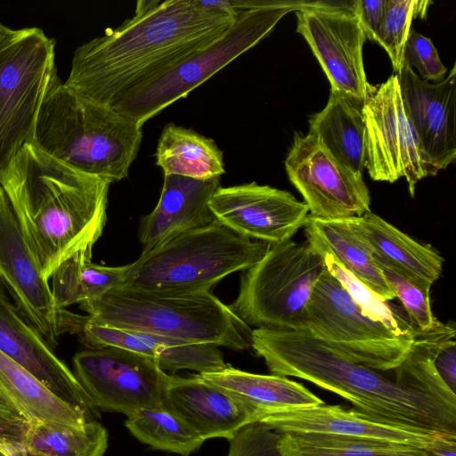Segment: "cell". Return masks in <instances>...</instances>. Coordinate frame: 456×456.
I'll use <instances>...</instances> for the list:
<instances>
[{
	"label": "cell",
	"instance_id": "obj_1",
	"mask_svg": "<svg viewBox=\"0 0 456 456\" xmlns=\"http://www.w3.org/2000/svg\"><path fill=\"white\" fill-rule=\"evenodd\" d=\"M236 15L206 0H139L131 18L75 50L63 84L110 106L223 34Z\"/></svg>",
	"mask_w": 456,
	"mask_h": 456
},
{
	"label": "cell",
	"instance_id": "obj_2",
	"mask_svg": "<svg viewBox=\"0 0 456 456\" xmlns=\"http://www.w3.org/2000/svg\"><path fill=\"white\" fill-rule=\"evenodd\" d=\"M110 182L23 147L0 182L21 233L49 281L67 258L93 248L107 220Z\"/></svg>",
	"mask_w": 456,
	"mask_h": 456
},
{
	"label": "cell",
	"instance_id": "obj_3",
	"mask_svg": "<svg viewBox=\"0 0 456 456\" xmlns=\"http://www.w3.org/2000/svg\"><path fill=\"white\" fill-rule=\"evenodd\" d=\"M251 340V347L272 374L311 382L376 419L456 435L455 411L344 358L307 330L256 328Z\"/></svg>",
	"mask_w": 456,
	"mask_h": 456
},
{
	"label": "cell",
	"instance_id": "obj_4",
	"mask_svg": "<svg viewBox=\"0 0 456 456\" xmlns=\"http://www.w3.org/2000/svg\"><path fill=\"white\" fill-rule=\"evenodd\" d=\"M80 307L97 323L192 344L251 347L252 329L211 291L114 288Z\"/></svg>",
	"mask_w": 456,
	"mask_h": 456
},
{
	"label": "cell",
	"instance_id": "obj_5",
	"mask_svg": "<svg viewBox=\"0 0 456 456\" xmlns=\"http://www.w3.org/2000/svg\"><path fill=\"white\" fill-rule=\"evenodd\" d=\"M142 139V127L60 79L41 104L32 143L70 167L113 183L128 176Z\"/></svg>",
	"mask_w": 456,
	"mask_h": 456
},
{
	"label": "cell",
	"instance_id": "obj_6",
	"mask_svg": "<svg viewBox=\"0 0 456 456\" xmlns=\"http://www.w3.org/2000/svg\"><path fill=\"white\" fill-rule=\"evenodd\" d=\"M309 1H273L263 7L237 12L223 34L187 54L145 83L118 96L110 105L142 127L175 102L185 98L214 74L268 36L289 12Z\"/></svg>",
	"mask_w": 456,
	"mask_h": 456
},
{
	"label": "cell",
	"instance_id": "obj_7",
	"mask_svg": "<svg viewBox=\"0 0 456 456\" xmlns=\"http://www.w3.org/2000/svg\"><path fill=\"white\" fill-rule=\"evenodd\" d=\"M270 245L240 235L216 220L142 252L129 264L123 285L210 291L227 275L256 265Z\"/></svg>",
	"mask_w": 456,
	"mask_h": 456
},
{
	"label": "cell",
	"instance_id": "obj_8",
	"mask_svg": "<svg viewBox=\"0 0 456 456\" xmlns=\"http://www.w3.org/2000/svg\"><path fill=\"white\" fill-rule=\"evenodd\" d=\"M325 268L323 256L306 240L271 244L244 271L239 294L229 306L248 326L305 330L306 305Z\"/></svg>",
	"mask_w": 456,
	"mask_h": 456
},
{
	"label": "cell",
	"instance_id": "obj_9",
	"mask_svg": "<svg viewBox=\"0 0 456 456\" xmlns=\"http://www.w3.org/2000/svg\"><path fill=\"white\" fill-rule=\"evenodd\" d=\"M55 45L37 27L11 28L0 41V182L32 143L41 104L60 80Z\"/></svg>",
	"mask_w": 456,
	"mask_h": 456
},
{
	"label": "cell",
	"instance_id": "obj_10",
	"mask_svg": "<svg viewBox=\"0 0 456 456\" xmlns=\"http://www.w3.org/2000/svg\"><path fill=\"white\" fill-rule=\"evenodd\" d=\"M305 323V330L344 358L379 371L399 366L411 343V338L365 316L327 268L313 289Z\"/></svg>",
	"mask_w": 456,
	"mask_h": 456
},
{
	"label": "cell",
	"instance_id": "obj_11",
	"mask_svg": "<svg viewBox=\"0 0 456 456\" xmlns=\"http://www.w3.org/2000/svg\"><path fill=\"white\" fill-rule=\"evenodd\" d=\"M0 281L26 322L53 350L61 335L79 333L88 319L57 305L0 185Z\"/></svg>",
	"mask_w": 456,
	"mask_h": 456
},
{
	"label": "cell",
	"instance_id": "obj_12",
	"mask_svg": "<svg viewBox=\"0 0 456 456\" xmlns=\"http://www.w3.org/2000/svg\"><path fill=\"white\" fill-rule=\"evenodd\" d=\"M73 373L96 409L126 417L165 406L169 375L153 359L113 346L88 347L72 359Z\"/></svg>",
	"mask_w": 456,
	"mask_h": 456
},
{
	"label": "cell",
	"instance_id": "obj_13",
	"mask_svg": "<svg viewBox=\"0 0 456 456\" xmlns=\"http://www.w3.org/2000/svg\"><path fill=\"white\" fill-rule=\"evenodd\" d=\"M361 110L369 175L388 183L403 177L414 197L417 183L429 173L403 109L397 75L379 86L368 84Z\"/></svg>",
	"mask_w": 456,
	"mask_h": 456
},
{
	"label": "cell",
	"instance_id": "obj_14",
	"mask_svg": "<svg viewBox=\"0 0 456 456\" xmlns=\"http://www.w3.org/2000/svg\"><path fill=\"white\" fill-rule=\"evenodd\" d=\"M297 32L308 43L330 83V91L362 106L366 79L365 35L350 2L310 1L296 11Z\"/></svg>",
	"mask_w": 456,
	"mask_h": 456
},
{
	"label": "cell",
	"instance_id": "obj_15",
	"mask_svg": "<svg viewBox=\"0 0 456 456\" xmlns=\"http://www.w3.org/2000/svg\"><path fill=\"white\" fill-rule=\"evenodd\" d=\"M285 168L309 216L345 220L370 211V195L362 174L338 161L315 134H295Z\"/></svg>",
	"mask_w": 456,
	"mask_h": 456
},
{
	"label": "cell",
	"instance_id": "obj_16",
	"mask_svg": "<svg viewBox=\"0 0 456 456\" xmlns=\"http://www.w3.org/2000/svg\"><path fill=\"white\" fill-rule=\"evenodd\" d=\"M209 207L216 220L231 230L268 244L290 240L309 215L305 203L289 191L256 182L219 186Z\"/></svg>",
	"mask_w": 456,
	"mask_h": 456
},
{
	"label": "cell",
	"instance_id": "obj_17",
	"mask_svg": "<svg viewBox=\"0 0 456 456\" xmlns=\"http://www.w3.org/2000/svg\"><path fill=\"white\" fill-rule=\"evenodd\" d=\"M397 77L429 176L436 175L456 158V65L437 83L421 79L407 64Z\"/></svg>",
	"mask_w": 456,
	"mask_h": 456
},
{
	"label": "cell",
	"instance_id": "obj_18",
	"mask_svg": "<svg viewBox=\"0 0 456 456\" xmlns=\"http://www.w3.org/2000/svg\"><path fill=\"white\" fill-rule=\"evenodd\" d=\"M256 422L280 433L327 434L366 438L429 451L456 435L398 425L368 417L354 409L324 403L276 410L259 415Z\"/></svg>",
	"mask_w": 456,
	"mask_h": 456
},
{
	"label": "cell",
	"instance_id": "obj_19",
	"mask_svg": "<svg viewBox=\"0 0 456 456\" xmlns=\"http://www.w3.org/2000/svg\"><path fill=\"white\" fill-rule=\"evenodd\" d=\"M0 352L19 364L51 392L93 419L99 416L73 371L26 322L0 281Z\"/></svg>",
	"mask_w": 456,
	"mask_h": 456
},
{
	"label": "cell",
	"instance_id": "obj_20",
	"mask_svg": "<svg viewBox=\"0 0 456 456\" xmlns=\"http://www.w3.org/2000/svg\"><path fill=\"white\" fill-rule=\"evenodd\" d=\"M219 186L220 177L199 180L174 175H164L156 207L140 220L138 236L142 252L183 232L216 221L209 201Z\"/></svg>",
	"mask_w": 456,
	"mask_h": 456
},
{
	"label": "cell",
	"instance_id": "obj_21",
	"mask_svg": "<svg viewBox=\"0 0 456 456\" xmlns=\"http://www.w3.org/2000/svg\"><path fill=\"white\" fill-rule=\"evenodd\" d=\"M165 406L191 426L205 441L230 439L253 422L250 411L224 389L200 374L188 378L169 375Z\"/></svg>",
	"mask_w": 456,
	"mask_h": 456
},
{
	"label": "cell",
	"instance_id": "obj_22",
	"mask_svg": "<svg viewBox=\"0 0 456 456\" xmlns=\"http://www.w3.org/2000/svg\"><path fill=\"white\" fill-rule=\"evenodd\" d=\"M88 347L113 346L157 362L166 372L180 370L214 372L227 366L218 346L192 344L149 333L120 330L95 322L90 317L78 333Z\"/></svg>",
	"mask_w": 456,
	"mask_h": 456
},
{
	"label": "cell",
	"instance_id": "obj_23",
	"mask_svg": "<svg viewBox=\"0 0 456 456\" xmlns=\"http://www.w3.org/2000/svg\"><path fill=\"white\" fill-rule=\"evenodd\" d=\"M345 220L374 256L388 262L416 284L430 289L440 278L444 258L432 247L419 243L371 211Z\"/></svg>",
	"mask_w": 456,
	"mask_h": 456
},
{
	"label": "cell",
	"instance_id": "obj_24",
	"mask_svg": "<svg viewBox=\"0 0 456 456\" xmlns=\"http://www.w3.org/2000/svg\"><path fill=\"white\" fill-rule=\"evenodd\" d=\"M200 375L242 403L252 414L253 422L265 412L324 403L302 384L280 375L256 374L229 365Z\"/></svg>",
	"mask_w": 456,
	"mask_h": 456
},
{
	"label": "cell",
	"instance_id": "obj_25",
	"mask_svg": "<svg viewBox=\"0 0 456 456\" xmlns=\"http://www.w3.org/2000/svg\"><path fill=\"white\" fill-rule=\"evenodd\" d=\"M304 228L306 241L322 256L330 254L340 265L385 300L396 297L371 251L346 220H324L308 215Z\"/></svg>",
	"mask_w": 456,
	"mask_h": 456
},
{
	"label": "cell",
	"instance_id": "obj_26",
	"mask_svg": "<svg viewBox=\"0 0 456 456\" xmlns=\"http://www.w3.org/2000/svg\"><path fill=\"white\" fill-rule=\"evenodd\" d=\"M456 338L453 324L437 321L432 327H414L409 351L395 370V380L424 392L450 410L456 411V395L438 370L440 354L446 344Z\"/></svg>",
	"mask_w": 456,
	"mask_h": 456
},
{
	"label": "cell",
	"instance_id": "obj_27",
	"mask_svg": "<svg viewBox=\"0 0 456 456\" xmlns=\"http://www.w3.org/2000/svg\"><path fill=\"white\" fill-rule=\"evenodd\" d=\"M356 102L330 91L324 109L309 120L315 134L342 164L362 174L365 167L364 122Z\"/></svg>",
	"mask_w": 456,
	"mask_h": 456
},
{
	"label": "cell",
	"instance_id": "obj_28",
	"mask_svg": "<svg viewBox=\"0 0 456 456\" xmlns=\"http://www.w3.org/2000/svg\"><path fill=\"white\" fill-rule=\"evenodd\" d=\"M155 157L164 175L208 180L225 173L223 152L213 139L174 123L164 126Z\"/></svg>",
	"mask_w": 456,
	"mask_h": 456
},
{
	"label": "cell",
	"instance_id": "obj_29",
	"mask_svg": "<svg viewBox=\"0 0 456 456\" xmlns=\"http://www.w3.org/2000/svg\"><path fill=\"white\" fill-rule=\"evenodd\" d=\"M0 384L19 411L30 422L83 426L96 420L60 399L33 375L1 352Z\"/></svg>",
	"mask_w": 456,
	"mask_h": 456
},
{
	"label": "cell",
	"instance_id": "obj_30",
	"mask_svg": "<svg viewBox=\"0 0 456 456\" xmlns=\"http://www.w3.org/2000/svg\"><path fill=\"white\" fill-rule=\"evenodd\" d=\"M93 248H86L63 261L53 272L51 290L57 305L66 309L96 299L126 282L129 265L106 266L92 262Z\"/></svg>",
	"mask_w": 456,
	"mask_h": 456
},
{
	"label": "cell",
	"instance_id": "obj_31",
	"mask_svg": "<svg viewBox=\"0 0 456 456\" xmlns=\"http://www.w3.org/2000/svg\"><path fill=\"white\" fill-rule=\"evenodd\" d=\"M107 429L97 420L83 426L30 422L24 451L31 456H103Z\"/></svg>",
	"mask_w": 456,
	"mask_h": 456
},
{
	"label": "cell",
	"instance_id": "obj_32",
	"mask_svg": "<svg viewBox=\"0 0 456 456\" xmlns=\"http://www.w3.org/2000/svg\"><path fill=\"white\" fill-rule=\"evenodd\" d=\"M282 456H431L399 444L327 434H281Z\"/></svg>",
	"mask_w": 456,
	"mask_h": 456
},
{
	"label": "cell",
	"instance_id": "obj_33",
	"mask_svg": "<svg viewBox=\"0 0 456 456\" xmlns=\"http://www.w3.org/2000/svg\"><path fill=\"white\" fill-rule=\"evenodd\" d=\"M125 426L140 442L181 456H189L205 442L166 406L140 409L126 417Z\"/></svg>",
	"mask_w": 456,
	"mask_h": 456
},
{
	"label": "cell",
	"instance_id": "obj_34",
	"mask_svg": "<svg viewBox=\"0 0 456 456\" xmlns=\"http://www.w3.org/2000/svg\"><path fill=\"white\" fill-rule=\"evenodd\" d=\"M322 256L327 270L345 288L365 316L381 322L399 337L411 338L415 325L404 309L385 300L340 265L330 254Z\"/></svg>",
	"mask_w": 456,
	"mask_h": 456
},
{
	"label": "cell",
	"instance_id": "obj_35",
	"mask_svg": "<svg viewBox=\"0 0 456 456\" xmlns=\"http://www.w3.org/2000/svg\"><path fill=\"white\" fill-rule=\"evenodd\" d=\"M430 1L386 0L385 11L379 42L387 53L394 71L398 75L403 66V56L405 42L412 20L424 18Z\"/></svg>",
	"mask_w": 456,
	"mask_h": 456
},
{
	"label": "cell",
	"instance_id": "obj_36",
	"mask_svg": "<svg viewBox=\"0 0 456 456\" xmlns=\"http://www.w3.org/2000/svg\"><path fill=\"white\" fill-rule=\"evenodd\" d=\"M374 258L387 284L395 297L400 299L403 309L414 325L421 330L435 325L438 320L434 316L431 310L430 289L416 284L388 262L376 256Z\"/></svg>",
	"mask_w": 456,
	"mask_h": 456
},
{
	"label": "cell",
	"instance_id": "obj_37",
	"mask_svg": "<svg viewBox=\"0 0 456 456\" xmlns=\"http://www.w3.org/2000/svg\"><path fill=\"white\" fill-rule=\"evenodd\" d=\"M280 439V433L260 422H251L229 439L227 456H282Z\"/></svg>",
	"mask_w": 456,
	"mask_h": 456
},
{
	"label": "cell",
	"instance_id": "obj_38",
	"mask_svg": "<svg viewBox=\"0 0 456 456\" xmlns=\"http://www.w3.org/2000/svg\"><path fill=\"white\" fill-rule=\"evenodd\" d=\"M403 62L416 68L421 79L431 83L442 81L447 72L432 41L413 28L410 29L405 42Z\"/></svg>",
	"mask_w": 456,
	"mask_h": 456
},
{
	"label": "cell",
	"instance_id": "obj_39",
	"mask_svg": "<svg viewBox=\"0 0 456 456\" xmlns=\"http://www.w3.org/2000/svg\"><path fill=\"white\" fill-rule=\"evenodd\" d=\"M30 421L22 414L0 404V452H9L24 449V440Z\"/></svg>",
	"mask_w": 456,
	"mask_h": 456
},
{
	"label": "cell",
	"instance_id": "obj_40",
	"mask_svg": "<svg viewBox=\"0 0 456 456\" xmlns=\"http://www.w3.org/2000/svg\"><path fill=\"white\" fill-rule=\"evenodd\" d=\"M386 0L350 1V9L357 17L365 37L378 43Z\"/></svg>",
	"mask_w": 456,
	"mask_h": 456
},
{
	"label": "cell",
	"instance_id": "obj_41",
	"mask_svg": "<svg viewBox=\"0 0 456 456\" xmlns=\"http://www.w3.org/2000/svg\"><path fill=\"white\" fill-rule=\"evenodd\" d=\"M428 452L431 456H456V440L442 442Z\"/></svg>",
	"mask_w": 456,
	"mask_h": 456
},
{
	"label": "cell",
	"instance_id": "obj_42",
	"mask_svg": "<svg viewBox=\"0 0 456 456\" xmlns=\"http://www.w3.org/2000/svg\"><path fill=\"white\" fill-rule=\"evenodd\" d=\"M0 404L20 413L19 411V410L17 409V407L15 406L14 403L12 401V399L6 394V392L4 391V389L3 388L1 384H0Z\"/></svg>",
	"mask_w": 456,
	"mask_h": 456
},
{
	"label": "cell",
	"instance_id": "obj_43",
	"mask_svg": "<svg viewBox=\"0 0 456 456\" xmlns=\"http://www.w3.org/2000/svg\"><path fill=\"white\" fill-rule=\"evenodd\" d=\"M10 29H11V28L6 27L2 22H0V41L10 31Z\"/></svg>",
	"mask_w": 456,
	"mask_h": 456
},
{
	"label": "cell",
	"instance_id": "obj_44",
	"mask_svg": "<svg viewBox=\"0 0 456 456\" xmlns=\"http://www.w3.org/2000/svg\"><path fill=\"white\" fill-rule=\"evenodd\" d=\"M8 456H31L23 450H16L9 452Z\"/></svg>",
	"mask_w": 456,
	"mask_h": 456
},
{
	"label": "cell",
	"instance_id": "obj_45",
	"mask_svg": "<svg viewBox=\"0 0 456 456\" xmlns=\"http://www.w3.org/2000/svg\"><path fill=\"white\" fill-rule=\"evenodd\" d=\"M0 456H5L3 452H0Z\"/></svg>",
	"mask_w": 456,
	"mask_h": 456
}]
</instances>
